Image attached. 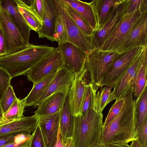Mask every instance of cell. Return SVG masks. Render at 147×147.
<instances>
[{"instance_id": "cell-1", "label": "cell", "mask_w": 147, "mask_h": 147, "mask_svg": "<svg viewBox=\"0 0 147 147\" xmlns=\"http://www.w3.org/2000/svg\"><path fill=\"white\" fill-rule=\"evenodd\" d=\"M134 88L124 97L121 110L108 125L102 126L101 142L103 145L128 144L137 140L136 136L137 119Z\"/></svg>"}, {"instance_id": "cell-2", "label": "cell", "mask_w": 147, "mask_h": 147, "mask_svg": "<svg viewBox=\"0 0 147 147\" xmlns=\"http://www.w3.org/2000/svg\"><path fill=\"white\" fill-rule=\"evenodd\" d=\"M55 48L47 45L30 44L22 51L0 57V67L7 70L12 78L26 75Z\"/></svg>"}, {"instance_id": "cell-3", "label": "cell", "mask_w": 147, "mask_h": 147, "mask_svg": "<svg viewBox=\"0 0 147 147\" xmlns=\"http://www.w3.org/2000/svg\"><path fill=\"white\" fill-rule=\"evenodd\" d=\"M103 114L91 107L84 115L74 117V147H92L101 142Z\"/></svg>"}, {"instance_id": "cell-4", "label": "cell", "mask_w": 147, "mask_h": 147, "mask_svg": "<svg viewBox=\"0 0 147 147\" xmlns=\"http://www.w3.org/2000/svg\"><path fill=\"white\" fill-rule=\"evenodd\" d=\"M120 55L95 48L86 54L83 72L87 84L96 86L106 73L110 65Z\"/></svg>"}, {"instance_id": "cell-5", "label": "cell", "mask_w": 147, "mask_h": 147, "mask_svg": "<svg viewBox=\"0 0 147 147\" xmlns=\"http://www.w3.org/2000/svg\"><path fill=\"white\" fill-rule=\"evenodd\" d=\"M147 12L138 9L124 15L119 23L105 40L99 50L117 52L124 41L147 14Z\"/></svg>"}, {"instance_id": "cell-6", "label": "cell", "mask_w": 147, "mask_h": 147, "mask_svg": "<svg viewBox=\"0 0 147 147\" xmlns=\"http://www.w3.org/2000/svg\"><path fill=\"white\" fill-rule=\"evenodd\" d=\"M52 1L55 10L61 14L65 24L67 42L77 46L86 54L96 48L92 37L85 35L74 23L67 11L63 0Z\"/></svg>"}, {"instance_id": "cell-7", "label": "cell", "mask_w": 147, "mask_h": 147, "mask_svg": "<svg viewBox=\"0 0 147 147\" xmlns=\"http://www.w3.org/2000/svg\"><path fill=\"white\" fill-rule=\"evenodd\" d=\"M143 47L134 48L120 54L109 66L96 86L99 88L106 86L113 88L117 80L141 52Z\"/></svg>"}, {"instance_id": "cell-8", "label": "cell", "mask_w": 147, "mask_h": 147, "mask_svg": "<svg viewBox=\"0 0 147 147\" xmlns=\"http://www.w3.org/2000/svg\"><path fill=\"white\" fill-rule=\"evenodd\" d=\"M0 28L5 41V56L22 51L29 45L23 38L9 14L1 7L0 10Z\"/></svg>"}, {"instance_id": "cell-9", "label": "cell", "mask_w": 147, "mask_h": 147, "mask_svg": "<svg viewBox=\"0 0 147 147\" xmlns=\"http://www.w3.org/2000/svg\"><path fill=\"white\" fill-rule=\"evenodd\" d=\"M57 47L47 56L36 64L27 74L28 80L34 85L45 78L55 73L64 65Z\"/></svg>"}, {"instance_id": "cell-10", "label": "cell", "mask_w": 147, "mask_h": 147, "mask_svg": "<svg viewBox=\"0 0 147 147\" xmlns=\"http://www.w3.org/2000/svg\"><path fill=\"white\" fill-rule=\"evenodd\" d=\"M75 76L74 73L64 65L57 71L54 78L41 96L32 106L34 107L39 106L46 99L55 93L62 92L65 96L68 95Z\"/></svg>"}, {"instance_id": "cell-11", "label": "cell", "mask_w": 147, "mask_h": 147, "mask_svg": "<svg viewBox=\"0 0 147 147\" xmlns=\"http://www.w3.org/2000/svg\"><path fill=\"white\" fill-rule=\"evenodd\" d=\"M62 60L75 75L84 70L86 54L81 49L72 43L67 42L58 45Z\"/></svg>"}, {"instance_id": "cell-12", "label": "cell", "mask_w": 147, "mask_h": 147, "mask_svg": "<svg viewBox=\"0 0 147 147\" xmlns=\"http://www.w3.org/2000/svg\"><path fill=\"white\" fill-rule=\"evenodd\" d=\"M142 51L115 84L113 90L111 92L107 100V105L114 99L123 98L129 90L134 87Z\"/></svg>"}, {"instance_id": "cell-13", "label": "cell", "mask_w": 147, "mask_h": 147, "mask_svg": "<svg viewBox=\"0 0 147 147\" xmlns=\"http://www.w3.org/2000/svg\"><path fill=\"white\" fill-rule=\"evenodd\" d=\"M125 0H122L112 8L107 20L93 33L92 40L97 49H100L107 38L121 21L124 15Z\"/></svg>"}, {"instance_id": "cell-14", "label": "cell", "mask_w": 147, "mask_h": 147, "mask_svg": "<svg viewBox=\"0 0 147 147\" xmlns=\"http://www.w3.org/2000/svg\"><path fill=\"white\" fill-rule=\"evenodd\" d=\"M147 14L132 30L124 41L117 52L121 54L134 48L147 44Z\"/></svg>"}, {"instance_id": "cell-15", "label": "cell", "mask_w": 147, "mask_h": 147, "mask_svg": "<svg viewBox=\"0 0 147 147\" xmlns=\"http://www.w3.org/2000/svg\"><path fill=\"white\" fill-rule=\"evenodd\" d=\"M87 84L83 71L79 74L75 75L68 94L69 103L74 117L81 115V108Z\"/></svg>"}, {"instance_id": "cell-16", "label": "cell", "mask_w": 147, "mask_h": 147, "mask_svg": "<svg viewBox=\"0 0 147 147\" xmlns=\"http://www.w3.org/2000/svg\"><path fill=\"white\" fill-rule=\"evenodd\" d=\"M60 112L39 117L38 124L46 147H52L56 139L59 127Z\"/></svg>"}, {"instance_id": "cell-17", "label": "cell", "mask_w": 147, "mask_h": 147, "mask_svg": "<svg viewBox=\"0 0 147 147\" xmlns=\"http://www.w3.org/2000/svg\"><path fill=\"white\" fill-rule=\"evenodd\" d=\"M57 14L52 0H44V10L42 17L43 25L37 32L39 38H46L55 41L54 35Z\"/></svg>"}, {"instance_id": "cell-18", "label": "cell", "mask_w": 147, "mask_h": 147, "mask_svg": "<svg viewBox=\"0 0 147 147\" xmlns=\"http://www.w3.org/2000/svg\"><path fill=\"white\" fill-rule=\"evenodd\" d=\"M1 7L10 15L12 20L19 31L23 38L28 45L31 28L18 11L14 0H1Z\"/></svg>"}, {"instance_id": "cell-19", "label": "cell", "mask_w": 147, "mask_h": 147, "mask_svg": "<svg viewBox=\"0 0 147 147\" xmlns=\"http://www.w3.org/2000/svg\"><path fill=\"white\" fill-rule=\"evenodd\" d=\"M39 117L35 114L0 124V136L19 131L33 133L38 124Z\"/></svg>"}, {"instance_id": "cell-20", "label": "cell", "mask_w": 147, "mask_h": 147, "mask_svg": "<svg viewBox=\"0 0 147 147\" xmlns=\"http://www.w3.org/2000/svg\"><path fill=\"white\" fill-rule=\"evenodd\" d=\"M86 20L93 32L98 29L96 16L92 1L90 3L79 0H64Z\"/></svg>"}, {"instance_id": "cell-21", "label": "cell", "mask_w": 147, "mask_h": 147, "mask_svg": "<svg viewBox=\"0 0 147 147\" xmlns=\"http://www.w3.org/2000/svg\"><path fill=\"white\" fill-rule=\"evenodd\" d=\"M59 127L62 134L67 138L73 137L74 128V116L70 105L68 94L65 96L60 111Z\"/></svg>"}, {"instance_id": "cell-22", "label": "cell", "mask_w": 147, "mask_h": 147, "mask_svg": "<svg viewBox=\"0 0 147 147\" xmlns=\"http://www.w3.org/2000/svg\"><path fill=\"white\" fill-rule=\"evenodd\" d=\"M65 95L62 92L54 94L46 99L34 113L38 117L49 115L60 112L62 107Z\"/></svg>"}, {"instance_id": "cell-23", "label": "cell", "mask_w": 147, "mask_h": 147, "mask_svg": "<svg viewBox=\"0 0 147 147\" xmlns=\"http://www.w3.org/2000/svg\"><path fill=\"white\" fill-rule=\"evenodd\" d=\"M147 44L144 46L142 51L134 87V94L136 99L147 87Z\"/></svg>"}, {"instance_id": "cell-24", "label": "cell", "mask_w": 147, "mask_h": 147, "mask_svg": "<svg viewBox=\"0 0 147 147\" xmlns=\"http://www.w3.org/2000/svg\"><path fill=\"white\" fill-rule=\"evenodd\" d=\"M18 10L27 21L32 30L37 32L42 27L43 22L30 6L23 0H14Z\"/></svg>"}, {"instance_id": "cell-25", "label": "cell", "mask_w": 147, "mask_h": 147, "mask_svg": "<svg viewBox=\"0 0 147 147\" xmlns=\"http://www.w3.org/2000/svg\"><path fill=\"white\" fill-rule=\"evenodd\" d=\"M56 73L47 76L33 85V88L29 94L22 99L26 107L32 106L33 103L41 96L54 78Z\"/></svg>"}, {"instance_id": "cell-26", "label": "cell", "mask_w": 147, "mask_h": 147, "mask_svg": "<svg viewBox=\"0 0 147 147\" xmlns=\"http://www.w3.org/2000/svg\"><path fill=\"white\" fill-rule=\"evenodd\" d=\"M122 1L94 0L92 1L96 16L98 28L102 26L107 20L112 8L121 2Z\"/></svg>"}, {"instance_id": "cell-27", "label": "cell", "mask_w": 147, "mask_h": 147, "mask_svg": "<svg viewBox=\"0 0 147 147\" xmlns=\"http://www.w3.org/2000/svg\"><path fill=\"white\" fill-rule=\"evenodd\" d=\"M26 107L22 100L17 98L9 110L3 114L0 120V124L18 120L23 117Z\"/></svg>"}, {"instance_id": "cell-28", "label": "cell", "mask_w": 147, "mask_h": 147, "mask_svg": "<svg viewBox=\"0 0 147 147\" xmlns=\"http://www.w3.org/2000/svg\"><path fill=\"white\" fill-rule=\"evenodd\" d=\"M63 1L68 13L76 25L85 35L92 37L94 32L86 20L64 0Z\"/></svg>"}, {"instance_id": "cell-29", "label": "cell", "mask_w": 147, "mask_h": 147, "mask_svg": "<svg viewBox=\"0 0 147 147\" xmlns=\"http://www.w3.org/2000/svg\"><path fill=\"white\" fill-rule=\"evenodd\" d=\"M137 123L136 128L147 119V88L146 87L139 97L135 100Z\"/></svg>"}, {"instance_id": "cell-30", "label": "cell", "mask_w": 147, "mask_h": 147, "mask_svg": "<svg viewBox=\"0 0 147 147\" xmlns=\"http://www.w3.org/2000/svg\"><path fill=\"white\" fill-rule=\"evenodd\" d=\"M98 88L91 83L86 84L81 109L82 115H85L91 107L94 108V98Z\"/></svg>"}, {"instance_id": "cell-31", "label": "cell", "mask_w": 147, "mask_h": 147, "mask_svg": "<svg viewBox=\"0 0 147 147\" xmlns=\"http://www.w3.org/2000/svg\"><path fill=\"white\" fill-rule=\"evenodd\" d=\"M55 11L57 17L54 37L55 41L59 45L68 42L67 34L65 24L61 15L55 10Z\"/></svg>"}, {"instance_id": "cell-32", "label": "cell", "mask_w": 147, "mask_h": 147, "mask_svg": "<svg viewBox=\"0 0 147 147\" xmlns=\"http://www.w3.org/2000/svg\"><path fill=\"white\" fill-rule=\"evenodd\" d=\"M112 88L105 86L100 87L96 93L94 101V109L98 112L102 113L107 105V102Z\"/></svg>"}, {"instance_id": "cell-33", "label": "cell", "mask_w": 147, "mask_h": 147, "mask_svg": "<svg viewBox=\"0 0 147 147\" xmlns=\"http://www.w3.org/2000/svg\"><path fill=\"white\" fill-rule=\"evenodd\" d=\"M147 12V0H125L124 15L131 13L137 10Z\"/></svg>"}, {"instance_id": "cell-34", "label": "cell", "mask_w": 147, "mask_h": 147, "mask_svg": "<svg viewBox=\"0 0 147 147\" xmlns=\"http://www.w3.org/2000/svg\"><path fill=\"white\" fill-rule=\"evenodd\" d=\"M32 137V134L25 131L17 136L13 142L1 147H29Z\"/></svg>"}, {"instance_id": "cell-35", "label": "cell", "mask_w": 147, "mask_h": 147, "mask_svg": "<svg viewBox=\"0 0 147 147\" xmlns=\"http://www.w3.org/2000/svg\"><path fill=\"white\" fill-rule=\"evenodd\" d=\"M17 98L12 87L10 85L6 91L0 104L3 114L9 109Z\"/></svg>"}, {"instance_id": "cell-36", "label": "cell", "mask_w": 147, "mask_h": 147, "mask_svg": "<svg viewBox=\"0 0 147 147\" xmlns=\"http://www.w3.org/2000/svg\"><path fill=\"white\" fill-rule=\"evenodd\" d=\"M124 101V97L116 100L110 109L107 115L106 118L103 126L108 125L116 117L121 110Z\"/></svg>"}, {"instance_id": "cell-37", "label": "cell", "mask_w": 147, "mask_h": 147, "mask_svg": "<svg viewBox=\"0 0 147 147\" xmlns=\"http://www.w3.org/2000/svg\"><path fill=\"white\" fill-rule=\"evenodd\" d=\"M12 78L7 70L0 67V101L10 85V81Z\"/></svg>"}, {"instance_id": "cell-38", "label": "cell", "mask_w": 147, "mask_h": 147, "mask_svg": "<svg viewBox=\"0 0 147 147\" xmlns=\"http://www.w3.org/2000/svg\"><path fill=\"white\" fill-rule=\"evenodd\" d=\"M135 135L141 147H147V119L136 128Z\"/></svg>"}, {"instance_id": "cell-39", "label": "cell", "mask_w": 147, "mask_h": 147, "mask_svg": "<svg viewBox=\"0 0 147 147\" xmlns=\"http://www.w3.org/2000/svg\"><path fill=\"white\" fill-rule=\"evenodd\" d=\"M52 147H74L73 138H67L63 136L59 127L56 139Z\"/></svg>"}, {"instance_id": "cell-40", "label": "cell", "mask_w": 147, "mask_h": 147, "mask_svg": "<svg viewBox=\"0 0 147 147\" xmlns=\"http://www.w3.org/2000/svg\"><path fill=\"white\" fill-rule=\"evenodd\" d=\"M32 135V140L29 147H46L38 124Z\"/></svg>"}, {"instance_id": "cell-41", "label": "cell", "mask_w": 147, "mask_h": 147, "mask_svg": "<svg viewBox=\"0 0 147 147\" xmlns=\"http://www.w3.org/2000/svg\"><path fill=\"white\" fill-rule=\"evenodd\" d=\"M23 1L26 4L30 6L38 16L42 20L44 10V0H30Z\"/></svg>"}, {"instance_id": "cell-42", "label": "cell", "mask_w": 147, "mask_h": 147, "mask_svg": "<svg viewBox=\"0 0 147 147\" xmlns=\"http://www.w3.org/2000/svg\"><path fill=\"white\" fill-rule=\"evenodd\" d=\"M25 131H19L15 133L0 136V147L9 143L13 142L15 140L17 136Z\"/></svg>"}, {"instance_id": "cell-43", "label": "cell", "mask_w": 147, "mask_h": 147, "mask_svg": "<svg viewBox=\"0 0 147 147\" xmlns=\"http://www.w3.org/2000/svg\"><path fill=\"white\" fill-rule=\"evenodd\" d=\"M6 55L5 43L2 30L0 28V57Z\"/></svg>"}, {"instance_id": "cell-44", "label": "cell", "mask_w": 147, "mask_h": 147, "mask_svg": "<svg viewBox=\"0 0 147 147\" xmlns=\"http://www.w3.org/2000/svg\"><path fill=\"white\" fill-rule=\"evenodd\" d=\"M102 144L103 147H130V145L128 144H116L106 145Z\"/></svg>"}, {"instance_id": "cell-45", "label": "cell", "mask_w": 147, "mask_h": 147, "mask_svg": "<svg viewBox=\"0 0 147 147\" xmlns=\"http://www.w3.org/2000/svg\"><path fill=\"white\" fill-rule=\"evenodd\" d=\"M130 147H141L138 140H136L132 141Z\"/></svg>"}, {"instance_id": "cell-46", "label": "cell", "mask_w": 147, "mask_h": 147, "mask_svg": "<svg viewBox=\"0 0 147 147\" xmlns=\"http://www.w3.org/2000/svg\"><path fill=\"white\" fill-rule=\"evenodd\" d=\"M92 147H103L102 144L101 142L95 145L94 146Z\"/></svg>"}, {"instance_id": "cell-47", "label": "cell", "mask_w": 147, "mask_h": 147, "mask_svg": "<svg viewBox=\"0 0 147 147\" xmlns=\"http://www.w3.org/2000/svg\"><path fill=\"white\" fill-rule=\"evenodd\" d=\"M3 115V114L2 111L1 106L0 104V120L2 118Z\"/></svg>"}, {"instance_id": "cell-48", "label": "cell", "mask_w": 147, "mask_h": 147, "mask_svg": "<svg viewBox=\"0 0 147 147\" xmlns=\"http://www.w3.org/2000/svg\"><path fill=\"white\" fill-rule=\"evenodd\" d=\"M1 7V1L0 0V10Z\"/></svg>"}]
</instances>
